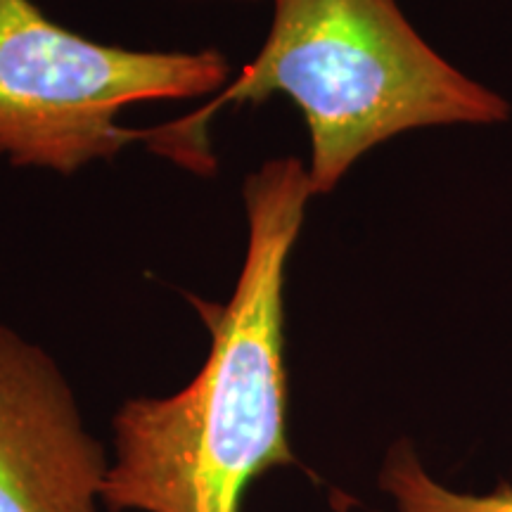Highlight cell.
Returning <instances> with one entry per match:
<instances>
[{"instance_id": "obj_1", "label": "cell", "mask_w": 512, "mask_h": 512, "mask_svg": "<svg viewBox=\"0 0 512 512\" xmlns=\"http://www.w3.org/2000/svg\"><path fill=\"white\" fill-rule=\"evenodd\" d=\"M313 200L306 164L266 159L242 183L247 249L226 304L195 299L211 349L188 387L114 415L110 512H240L249 482L297 465L287 439V264Z\"/></svg>"}, {"instance_id": "obj_2", "label": "cell", "mask_w": 512, "mask_h": 512, "mask_svg": "<svg viewBox=\"0 0 512 512\" xmlns=\"http://www.w3.org/2000/svg\"><path fill=\"white\" fill-rule=\"evenodd\" d=\"M264 46L207 107L178 119L207 138L228 105L285 95L309 133L313 197L396 136L422 128L498 126L512 105L439 55L399 0H271Z\"/></svg>"}, {"instance_id": "obj_3", "label": "cell", "mask_w": 512, "mask_h": 512, "mask_svg": "<svg viewBox=\"0 0 512 512\" xmlns=\"http://www.w3.org/2000/svg\"><path fill=\"white\" fill-rule=\"evenodd\" d=\"M233 67L219 48L138 50L62 27L36 0H0V157L17 169L72 176L136 143L164 155L166 124L128 128L126 107L223 91Z\"/></svg>"}, {"instance_id": "obj_4", "label": "cell", "mask_w": 512, "mask_h": 512, "mask_svg": "<svg viewBox=\"0 0 512 512\" xmlns=\"http://www.w3.org/2000/svg\"><path fill=\"white\" fill-rule=\"evenodd\" d=\"M107 470L55 358L0 325V512H98Z\"/></svg>"}, {"instance_id": "obj_5", "label": "cell", "mask_w": 512, "mask_h": 512, "mask_svg": "<svg viewBox=\"0 0 512 512\" xmlns=\"http://www.w3.org/2000/svg\"><path fill=\"white\" fill-rule=\"evenodd\" d=\"M380 489L396 512H512V484L503 482L486 494L444 486L425 470L408 439L389 448L380 470Z\"/></svg>"}]
</instances>
